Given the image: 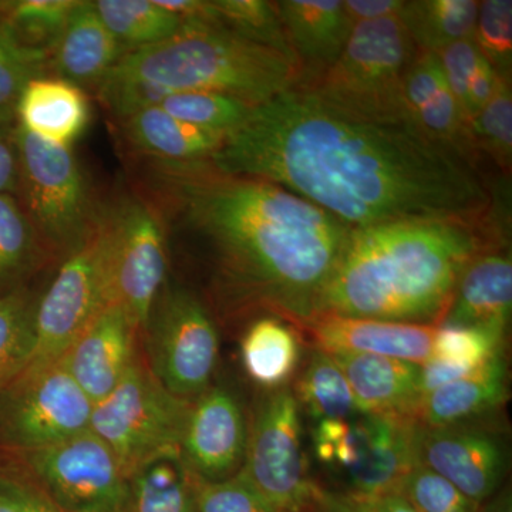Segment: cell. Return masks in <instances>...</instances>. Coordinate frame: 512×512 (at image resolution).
<instances>
[{"label":"cell","mask_w":512,"mask_h":512,"mask_svg":"<svg viewBox=\"0 0 512 512\" xmlns=\"http://www.w3.org/2000/svg\"><path fill=\"white\" fill-rule=\"evenodd\" d=\"M210 161L281 185L352 228L498 212L483 174L453 151L407 126L340 116L301 89L256 106Z\"/></svg>","instance_id":"cell-1"},{"label":"cell","mask_w":512,"mask_h":512,"mask_svg":"<svg viewBox=\"0 0 512 512\" xmlns=\"http://www.w3.org/2000/svg\"><path fill=\"white\" fill-rule=\"evenodd\" d=\"M39 488L0 471V512H32Z\"/></svg>","instance_id":"cell-47"},{"label":"cell","mask_w":512,"mask_h":512,"mask_svg":"<svg viewBox=\"0 0 512 512\" xmlns=\"http://www.w3.org/2000/svg\"><path fill=\"white\" fill-rule=\"evenodd\" d=\"M363 504L367 505L370 512H416L412 504L399 491L380 495L375 500Z\"/></svg>","instance_id":"cell-50"},{"label":"cell","mask_w":512,"mask_h":512,"mask_svg":"<svg viewBox=\"0 0 512 512\" xmlns=\"http://www.w3.org/2000/svg\"><path fill=\"white\" fill-rule=\"evenodd\" d=\"M191 406L158 382L140 353L116 389L94 403L90 430L128 477L153 458L181 453Z\"/></svg>","instance_id":"cell-7"},{"label":"cell","mask_w":512,"mask_h":512,"mask_svg":"<svg viewBox=\"0 0 512 512\" xmlns=\"http://www.w3.org/2000/svg\"><path fill=\"white\" fill-rule=\"evenodd\" d=\"M107 205L113 228V302L133 316L143 333L167 279V235L156 208L136 187Z\"/></svg>","instance_id":"cell-13"},{"label":"cell","mask_w":512,"mask_h":512,"mask_svg":"<svg viewBox=\"0 0 512 512\" xmlns=\"http://www.w3.org/2000/svg\"><path fill=\"white\" fill-rule=\"evenodd\" d=\"M218 28L229 30L293 59L275 2L266 0H211ZM298 67V66H296Z\"/></svg>","instance_id":"cell-39"},{"label":"cell","mask_w":512,"mask_h":512,"mask_svg":"<svg viewBox=\"0 0 512 512\" xmlns=\"http://www.w3.org/2000/svg\"><path fill=\"white\" fill-rule=\"evenodd\" d=\"M197 503L200 512H276L241 470L218 483L198 480Z\"/></svg>","instance_id":"cell-45"},{"label":"cell","mask_w":512,"mask_h":512,"mask_svg":"<svg viewBox=\"0 0 512 512\" xmlns=\"http://www.w3.org/2000/svg\"><path fill=\"white\" fill-rule=\"evenodd\" d=\"M417 52L399 16L359 23L336 62L301 90L348 119L407 126L404 79Z\"/></svg>","instance_id":"cell-5"},{"label":"cell","mask_w":512,"mask_h":512,"mask_svg":"<svg viewBox=\"0 0 512 512\" xmlns=\"http://www.w3.org/2000/svg\"><path fill=\"white\" fill-rule=\"evenodd\" d=\"M79 0L0 2V25L16 42L50 56Z\"/></svg>","instance_id":"cell-33"},{"label":"cell","mask_w":512,"mask_h":512,"mask_svg":"<svg viewBox=\"0 0 512 512\" xmlns=\"http://www.w3.org/2000/svg\"><path fill=\"white\" fill-rule=\"evenodd\" d=\"M437 57L458 106L467 123L473 126L474 119L494 92L498 74L481 55L473 39L454 43L437 53Z\"/></svg>","instance_id":"cell-34"},{"label":"cell","mask_w":512,"mask_h":512,"mask_svg":"<svg viewBox=\"0 0 512 512\" xmlns=\"http://www.w3.org/2000/svg\"><path fill=\"white\" fill-rule=\"evenodd\" d=\"M19 457L32 484L60 511L127 512V474L92 430Z\"/></svg>","instance_id":"cell-12"},{"label":"cell","mask_w":512,"mask_h":512,"mask_svg":"<svg viewBox=\"0 0 512 512\" xmlns=\"http://www.w3.org/2000/svg\"><path fill=\"white\" fill-rule=\"evenodd\" d=\"M375 414L359 413L349 419L322 420L312 431L313 450L323 466L345 476L365 456L372 439Z\"/></svg>","instance_id":"cell-37"},{"label":"cell","mask_w":512,"mask_h":512,"mask_svg":"<svg viewBox=\"0 0 512 512\" xmlns=\"http://www.w3.org/2000/svg\"><path fill=\"white\" fill-rule=\"evenodd\" d=\"M136 188L167 239L200 255L211 305L227 318L271 315L305 329L352 227L281 185L218 170L207 160L136 158Z\"/></svg>","instance_id":"cell-2"},{"label":"cell","mask_w":512,"mask_h":512,"mask_svg":"<svg viewBox=\"0 0 512 512\" xmlns=\"http://www.w3.org/2000/svg\"><path fill=\"white\" fill-rule=\"evenodd\" d=\"M417 458L480 505L507 476L510 451L504 434L488 420L450 427H419Z\"/></svg>","instance_id":"cell-14"},{"label":"cell","mask_w":512,"mask_h":512,"mask_svg":"<svg viewBox=\"0 0 512 512\" xmlns=\"http://www.w3.org/2000/svg\"><path fill=\"white\" fill-rule=\"evenodd\" d=\"M49 76V56L20 45L0 25V107L16 106L32 80Z\"/></svg>","instance_id":"cell-42"},{"label":"cell","mask_w":512,"mask_h":512,"mask_svg":"<svg viewBox=\"0 0 512 512\" xmlns=\"http://www.w3.org/2000/svg\"><path fill=\"white\" fill-rule=\"evenodd\" d=\"M293 394L301 410H305L316 423L349 419L363 413L342 369L323 350L313 352Z\"/></svg>","instance_id":"cell-32"},{"label":"cell","mask_w":512,"mask_h":512,"mask_svg":"<svg viewBox=\"0 0 512 512\" xmlns=\"http://www.w3.org/2000/svg\"><path fill=\"white\" fill-rule=\"evenodd\" d=\"M477 512H512L511 488L504 487L503 490H498L493 497L480 504Z\"/></svg>","instance_id":"cell-51"},{"label":"cell","mask_w":512,"mask_h":512,"mask_svg":"<svg viewBox=\"0 0 512 512\" xmlns=\"http://www.w3.org/2000/svg\"><path fill=\"white\" fill-rule=\"evenodd\" d=\"M507 329L494 326H437L433 359L476 372L505 355Z\"/></svg>","instance_id":"cell-38"},{"label":"cell","mask_w":512,"mask_h":512,"mask_svg":"<svg viewBox=\"0 0 512 512\" xmlns=\"http://www.w3.org/2000/svg\"><path fill=\"white\" fill-rule=\"evenodd\" d=\"M113 228L109 205L86 242L62 261L46 292L36 301L33 365L60 360L70 345L109 303Z\"/></svg>","instance_id":"cell-8"},{"label":"cell","mask_w":512,"mask_h":512,"mask_svg":"<svg viewBox=\"0 0 512 512\" xmlns=\"http://www.w3.org/2000/svg\"><path fill=\"white\" fill-rule=\"evenodd\" d=\"M505 232L498 212L487 220L404 218L353 228L318 316L439 326L467 266L501 249Z\"/></svg>","instance_id":"cell-3"},{"label":"cell","mask_w":512,"mask_h":512,"mask_svg":"<svg viewBox=\"0 0 512 512\" xmlns=\"http://www.w3.org/2000/svg\"><path fill=\"white\" fill-rule=\"evenodd\" d=\"M197 483L181 453L153 458L128 476L127 512H200Z\"/></svg>","instance_id":"cell-28"},{"label":"cell","mask_w":512,"mask_h":512,"mask_svg":"<svg viewBox=\"0 0 512 512\" xmlns=\"http://www.w3.org/2000/svg\"><path fill=\"white\" fill-rule=\"evenodd\" d=\"M437 326L389 320L320 315L305 329L316 349L326 353H363L423 365L433 353Z\"/></svg>","instance_id":"cell-18"},{"label":"cell","mask_w":512,"mask_h":512,"mask_svg":"<svg viewBox=\"0 0 512 512\" xmlns=\"http://www.w3.org/2000/svg\"><path fill=\"white\" fill-rule=\"evenodd\" d=\"M16 192L37 234L57 259L67 258L92 235L103 212L72 147L57 146L18 128Z\"/></svg>","instance_id":"cell-6"},{"label":"cell","mask_w":512,"mask_h":512,"mask_svg":"<svg viewBox=\"0 0 512 512\" xmlns=\"http://www.w3.org/2000/svg\"><path fill=\"white\" fill-rule=\"evenodd\" d=\"M126 55L104 25L92 0H79L49 56V76L96 93Z\"/></svg>","instance_id":"cell-21"},{"label":"cell","mask_w":512,"mask_h":512,"mask_svg":"<svg viewBox=\"0 0 512 512\" xmlns=\"http://www.w3.org/2000/svg\"><path fill=\"white\" fill-rule=\"evenodd\" d=\"M512 308V261L501 249L477 256L461 278L439 326L508 329Z\"/></svg>","instance_id":"cell-23"},{"label":"cell","mask_w":512,"mask_h":512,"mask_svg":"<svg viewBox=\"0 0 512 512\" xmlns=\"http://www.w3.org/2000/svg\"><path fill=\"white\" fill-rule=\"evenodd\" d=\"M94 403L62 362L26 366L0 392V448L32 453L90 429Z\"/></svg>","instance_id":"cell-10"},{"label":"cell","mask_w":512,"mask_h":512,"mask_svg":"<svg viewBox=\"0 0 512 512\" xmlns=\"http://www.w3.org/2000/svg\"><path fill=\"white\" fill-rule=\"evenodd\" d=\"M94 8L124 53L158 45L184 28L157 0H96Z\"/></svg>","instance_id":"cell-31"},{"label":"cell","mask_w":512,"mask_h":512,"mask_svg":"<svg viewBox=\"0 0 512 512\" xmlns=\"http://www.w3.org/2000/svg\"><path fill=\"white\" fill-rule=\"evenodd\" d=\"M474 143L478 154L487 156L505 178H510L512 165V83L498 76L490 100L473 121Z\"/></svg>","instance_id":"cell-40"},{"label":"cell","mask_w":512,"mask_h":512,"mask_svg":"<svg viewBox=\"0 0 512 512\" xmlns=\"http://www.w3.org/2000/svg\"><path fill=\"white\" fill-rule=\"evenodd\" d=\"M507 399V359L501 355L473 375L444 384L423 396L417 421L433 429L476 423L493 417Z\"/></svg>","instance_id":"cell-24"},{"label":"cell","mask_w":512,"mask_h":512,"mask_svg":"<svg viewBox=\"0 0 512 512\" xmlns=\"http://www.w3.org/2000/svg\"><path fill=\"white\" fill-rule=\"evenodd\" d=\"M117 124L127 150L140 160L170 163L207 160L220 150L227 138L175 119L160 106L140 111Z\"/></svg>","instance_id":"cell-26"},{"label":"cell","mask_w":512,"mask_h":512,"mask_svg":"<svg viewBox=\"0 0 512 512\" xmlns=\"http://www.w3.org/2000/svg\"><path fill=\"white\" fill-rule=\"evenodd\" d=\"M248 431L237 396L227 387H208L192 402L181 457L198 480H227L244 466Z\"/></svg>","instance_id":"cell-15"},{"label":"cell","mask_w":512,"mask_h":512,"mask_svg":"<svg viewBox=\"0 0 512 512\" xmlns=\"http://www.w3.org/2000/svg\"><path fill=\"white\" fill-rule=\"evenodd\" d=\"M299 329L276 316H258L241 339V360L249 379L262 389L286 387L301 363Z\"/></svg>","instance_id":"cell-27"},{"label":"cell","mask_w":512,"mask_h":512,"mask_svg":"<svg viewBox=\"0 0 512 512\" xmlns=\"http://www.w3.org/2000/svg\"><path fill=\"white\" fill-rule=\"evenodd\" d=\"M18 128L16 106L0 107V194L15 197L19 187Z\"/></svg>","instance_id":"cell-46"},{"label":"cell","mask_w":512,"mask_h":512,"mask_svg":"<svg viewBox=\"0 0 512 512\" xmlns=\"http://www.w3.org/2000/svg\"><path fill=\"white\" fill-rule=\"evenodd\" d=\"M241 473L276 512H306L320 488L308 476L301 407L289 387L268 392L248 431Z\"/></svg>","instance_id":"cell-11"},{"label":"cell","mask_w":512,"mask_h":512,"mask_svg":"<svg viewBox=\"0 0 512 512\" xmlns=\"http://www.w3.org/2000/svg\"><path fill=\"white\" fill-rule=\"evenodd\" d=\"M20 127L33 136L72 147L92 117L89 96L80 87L55 76L32 80L16 103Z\"/></svg>","instance_id":"cell-25"},{"label":"cell","mask_w":512,"mask_h":512,"mask_svg":"<svg viewBox=\"0 0 512 512\" xmlns=\"http://www.w3.org/2000/svg\"><path fill=\"white\" fill-rule=\"evenodd\" d=\"M282 28L303 89L328 70L348 43L353 25L342 0H279Z\"/></svg>","instance_id":"cell-19"},{"label":"cell","mask_w":512,"mask_h":512,"mask_svg":"<svg viewBox=\"0 0 512 512\" xmlns=\"http://www.w3.org/2000/svg\"><path fill=\"white\" fill-rule=\"evenodd\" d=\"M477 0H404L399 18L419 52L437 53L473 39Z\"/></svg>","instance_id":"cell-30"},{"label":"cell","mask_w":512,"mask_h":512,"mask_svg":"<svg viewBox=\"0 0 512 512\" xmlns=\"http://www.w3.org/2000/svg\"><path fill=\"white\" fill-rule=\"evenodd\" d=\"M315 508L318 512H370L366 504L353 500L348 495L332 493L320 488Z\"/></svg>","instance_id":"cell-49"},{"label":"cell","mask_w":512,"mask_h":512,"mask_svg":"<svg viewBox=\"0 0 512 512\" xmlns=\"http://www.w3.org/2000/svg\"><path fill=\"white\" fill-rule=\"evenodd\" d=\"M404 110L407 127L478 168L481 156L473 131L434 53L417 52L410 63L404 79Z\"/></svg>","instance_id":"cell-17"},{"label":"cell","mask_w":512,"mask_h":512,"mask_svg":"<svg viewBox=\"0 0 512 512\" xmlns=\"http://www.w3.org/2000/svg\"><path fill=\"white\" fill-rule=\"evenodd\" d=\"M399 493L416 512H477L480 507L423 464L414 466L404 477Z\"/></svg>","instance_id":"cell-43"},{"label":"cell","mask_w":512,"mask_h":512,"mask_svg":"<svg viewBox=\"0 0 512 512\" xmlns=\"http://www.w3.org/2000/svg\"><path fill=\"white\" fill-rule=\"evenodd\" d=\"M110 73L178 92L227 94L259 106L295 89L296 64L271 49L217 26L184 25L158 45L126 53Z\"/></svg>","instance_id":"cell-4"},{"label":"cell","mask_w":512,"mask_h":512,"mask_svg":"<svg viewBox=\"0 0 512 512\" xmlns=\"http://www.w3.org/2000/svg\"><path fill=\"white\" fill-rule=\"evenodd\" d=\"M473 42L498 76L512 79L511 0L480 2Z\"/></svg>","instance_id":"cell-41"},{"label":"cell","mask_w":512,"mask_h":512,"mask_svg":"<svg viewBox=\"0 0 512 512\" xmlns=\"http://www.w3.org/2000/svg\"><path fill=\"white\" fill-rule=\"evenodd\" d=\"M94 94L104 110L119 123L140 111L160 106L171 92L146 80L110 73Z\"/></svg>","instance_id":"cell-44"},{"label":"cell","mask_w":512,"mask_h":512,"mask_svg":"<svg viewBox=\"0 0 512 512\" xmlns=\"http://www.w3.org/2000/svg\"><path fill=\"white\" fill-rule=\"evenodd\" d=\"M419 427L417 419L375 414L372 439L365 456L343 476L345 488L339 493L359 503H369L380 495L399 491L404 477L419 464Z\"/></svg>","instance_id":"cell-20"},{"label":"cell","mask_w":512,"mask_h":512,"mask_svg":"<svg viewBox=\"0 0 512 512\" xmlns=\"http://www.w3.org/2000/svg\"><path fill=\"white\" fill-rule=\"evenodd\" d=\"M53 258L18 198L0 194V298L26 288Z\"/></svg>","instance_id":"cell-29"},{"label":"cell","mask_w":512,"mask_h":512,"mask_svg":"<svg viewBox=\"0 0 512 512\" xmlns=\"http://www.w3.org/2000/svg\"><path fill=\"white\" fill-rule=\"evenodd\" d=\"M348 380L363 413L417 419L421 366L392 357L329 353Z\"/></svg>","instance_id":"cell-22"},{"label":"cell","mask_w":512,"mask_h":512,"mask_svg":"<svg viewBox=\"0 0 512 512\" xmlns=\"http://www.w3.org/2000/svg\"><path fill=\"white\" fill-rule=\"evenodd\" d=\"M346 16L353 26L363 22L399 16L404 0H342Z\"/></svg>","instance_id":"cell-48"},{"label":"cell","mask_w":512,"mask_h":512,"mask_svg":"<svg viewBox=\"0 0 512 512\" xmlns=\"http://www.w3.org/2000/svg\"><path fill=\"white\" fill-rule=\"evenodd\" d=\"M146 359L168 392L194 402L208 389L220 355V335L200 295L164 285L146 326Z\"/></svg>","instance_id":"cell-9"},{"label":"cell","mask_w":512,"mask_h":512,"mask_svg":"<svg viewBox=\"0 0 512 512\" xmlns=\"http://www.w3.org/2000/svg\"><path fill=\"white\" fill-rule=\"evenodd\" d=\"M35 308L36 301L26 288L0 298V392L32 359Z\"/></svg>","instance_id":"cell-35"},{"label":"cell","mask_w":512,"mask_h":512,"mask_svg":"<svg viewBox=\"0 0 512 512\" xmlns=\"http://www.w3.org/2000/svg\"><path fill=\"white\" fill-rule=\"evenodd\" d=\"M140 325L117 302H111L83 330L60 362L93 403L116 389L140 352Z\"/></svg>","instance_id":"cell-16"},{"label":"cell","mask_w":512,"mask_h":512,"mask_svg":"<svg viewBox=\"0 0 512 512\" xmlns=\"http://www.w3.org/2000/svg\"><path fill=\"white\" fill-rule=\"evenodd\" d=\"M160 107L184 123L228 137L249 119L256 106L227 94L178 92L168 94Z\"/></svg>","instance_id":"cell-36"}]
</instances>
